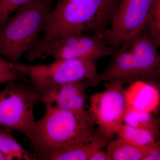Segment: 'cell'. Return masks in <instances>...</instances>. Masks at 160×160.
I'll use <instances>...</instances> for the list:
<instances>
[{"mask_svg": "<svg viewBox=\"0 0 160 160\" xmlns=\"http://www.w3.org/2000/svg\"><path fill=\"white\" fill-rule=\"evenodd\" d=\"M127 109L151 112L160 105L158 86L143 81H137L126 89Z\"/></svg>", "mask_w": 160, "mask_h": 160, "instance_id": "cell-12", "label": "cell"}, {"mask_svg": "<svg viewBox=\"0 0 160 160\" xmlns=\"http://www.w3.org/2000/svg\"><path fill=\"white\" fill-rule=\"evenodd\" d=\"M27 138L36 160L86 141L94 131L91 117L46 106Z\"/></svg>", "mask_w": 160, "mask_h": 160, "instance_id": "cell-2", "label": "cell"}, {"mask_svg": "<svg viewBox=\"0 0 160 160\" xmlns=\"http://www.w3.org/2000/svg\"><path fill=\"white\" fill-rule=\"evenodd\" d=\"M58 1H66V2H73V1H79V0H58Z\"/></svg>", "mask_w": 160, "mask_h": 160, "instance_id": "cell-24", "label": "cell"}, {"mask_svg": "<svg viewBox=\"0 0 160 160\" xmlns=\"http://www.w3.org/2000/svg\"><path fill=\"white\" fill-rule=\"evenodd\" d=\"M0 152L8 160H35L32 153L26 150L14 138L13 131L0 126Z\"/></svg>", "mask_w": 160, "mask_h": 160, "instance_id": "cell-15", "label": "cell"}, {"mask_svg": "<svg viewBox=\"0 0 160 160\" xmlns=\"http://www.w3.org/2000/svg\"><path fill=\"white\" fill-rule=\"evenodd\" d=\"M12 81L29 83L26 75L15 69L13 62L5 59L0 54V85Z\"/></svg>", "mask_w": 160, "mask_h": 160, "instance_id": "cell-18", "label": "cell"}, {"mask_svg": "<svg viewBox=\"0 0 160 160\" xmlns=\"http://www.w3.org/2000/svg\"><path fill=\"white\" fill-rule=\"evenodd\" d=\"M123 122L132 127L150 132L159 137L160 121L154 118L151 112L127 109Z\"/></svg>", "mask_w": 160, "mask_h": 160, "instance_id": "cell-16", "label": "cell"}, {"mask_svg": "<svg viewBox=\"0 0 160 160\" xmlns=\"http://www.w3.org/2000/svg\"><path fill=\"white\" fill-rule=\"evenodd\" d=\"M153 145L146 147H138L119 138L109 142L106 146V151L112 160H142Z\"/></svg>", "mask_w": 160, "mask_h": 160, "instance_id": "cell-14", "label": "cell"}, {"mask_svg": "<svg viewBox=\"0 0 160 160\" xmlns=\"http://www.w3.org/2000/svg\"><path fill=\"white\" fill-rule=\"evenodd\" d=\"M101 36L99 32L92 35L83 32L63 37L47 49L42 58L52 57L55 60L85 59L95 62L106 56H113L118 51Z\"/></svg>", "mask_w": 160, "mask_h": 160, "instance_id": "cell-8", "label": "cell"}, {"mask_svg": "<svg viewBox=\"0 0 160 160\" xmlns=\"http://www.w3.org/2000/svg\"><path fill=\"white\" fill-rule=\"evenodd\" d=\"M53 0H31L0 27V54L13 63L34 46L52 11Z\"/></svg>", "mask_w": 160, "mask_h": 160, "instance_id": "cell-3", "label": "cell"}, {"mask_svg": "<svg viewBox=\"0 0 160 160\" xmlns=\"http://www.w3.org/2000/svg\"><path fill=\"white\" fill-rule=\"evenodd\" d=\"M86 80L64 84L50 92L40 102L62 110L90 116L85 109Z\"/></svg>", "mask_w": 160, "mask_h": 160, "instance_id": "cell-11", "label": "cell"}, {"mask_svg": "<svg viewBox=\"0 0 160 160\" xmlns=\"http://www.w3.org/2000/svg\"><path fill=\"white\" fill-rule=\"evenodd\" d=\"M89 160H112L109 153L107 151H103L99 149L91 155Z\"/></svg>", "mask_w": 160, "mask_h": 160, "instance_id": "cell-22", "label": "cell"}, {"mask_svg": "<svg viewBox=\"0 0 160 160\" xmlns=\"http://www.w3.org/2000/svg\"><path fill=\"white\" fill-rule=\"evenodd\" d=\"M146 27L152 35L160 43V0H152Z\"/></svg>", "mask_w": 160, "mask_h": 160, "instance_id": "cell-19", "label": "cell"}, {"mask_svg": "<svg viewBox=\"0 0 160 160\" xmlns=\"http://www.w3.org/2000/svg\"><path fill=\"white\" fill-rule=\"evenodd\" d=\"M160 43L146 27L123 43L134 58L142 81L158 86L160 80Z\"/></svg>", "mask_w": 160, "mask_h": 160, "instance_id": "cell-9", "label": "cell"}, {"mask_svg": "<svg viewBox=\"0 0 160 160\" xmlns=\"http://www.w3.org/2000/svg\"><path fill=\"white\" fill-rule=\"evenodd\" d=\"M106 89L90 97L89 114L104 134L113 137L124 123L127 109L126 89L114 82H106Z\"/></svg>", "mask_w": 160, "mask_h": 160, "instance_id": "cell-6", "label": "cell"}, {"mask_svg": "<svg viewBox=\"0 0 160 160\" xmlns=\"http://www.w3.org/2000/svg\"><path fill=\"white\" fill-rule=\"evenodd\" d=\"M31 0H0V27L4 24L12 12Z\"/></svg>", "mask_w": 160, "mask_h": 160, "instance_id": "cell-20", "label": "cell"}, {"mask_svg": "<svg viewBox=\"0 0 160 160\" xmlns=\"http://www.w3.org/2000/svg\"><path fill=\"white\" fill-rule=\"evenodd\" d=\"M0 91V126L28 138L35 122L34 108L38 97L29 83L12 81Z\"/></svg>", "mask_w": 160, "mask_h": 160, "instance_id": "cell-5", "label": "cell"}, {"mask_svg": "<svg viewBox=\"0 0 160 160\" xmlns=\"http://www.w3.org/2000/svg\"><path fill=\"white\" fill-rule=\"evenodd\" d=\"M112 57L113 59L105 71L86 80L87 87H95L104 82H114L124 86L141 81L134 58L129 49L120 46Z\"/></svg>", "mask_w": 160, "mask_h": 160, "instance_id": "cell-10", "label": "cell"}, {"mask_svg": "<svg viewBox=\"0 0 160 160\" xmlns=\"http://www.w3.org/2000/svg\"><path fill=\"white\" fill-rule=\"evenodd\" d=\"M112 138L104 134L98 128L82 142L49 154L42 160H89L92 153L106 147Z\"/></svg>", "mask_w": 160, "mask_h": 160, "instance_id": "cell-13", "label": "cell"}, {"mask_svg": "<svg viewBox=\"0 0 160 160\" xmlns=\"http://www.w3.org/2000/svg\"><path fill=\"white\" fill-rule=\"evenodd\" d=\"M0 160H9L8 158L5 156L2 153L0 152Z\"/></svg>", "mask_w": 160, "mask_h": 160, "instance_id": "cell-23", "label": "cell"}, {"mask_svg": "<svg viewBox=\"0 0 160 160\" xmlns=\"http://www.w3.org/2000/svg\"><path fill=\"white\" fill-rule=\"evenodd\" d=\"M160 142L157 140L152 145L142 160H160Z\"/></svg>", "mask_w": 160, "mask_h": 160, "instance_id": "cell-21", "label": "cell"}, {"mask_svg": "<svg viewBox=\"0 0 160 160\" xmlns=\"http://www.w3.org/2000/svg\"><path fill=\"white\" fill-rule=\"evenodd\" d=\"M152 0H120L109 29L99 32L109 45L119 49L124 42L142 30Z\"/></svg>", "mask_w": 160, "mask_h": 160, "instance_id": "cell-7", "label": "cell"}, {"mask_svg": "<svg viewBox=\"0 0 160 160\" xmlns=\"http://www.w3.org/2000/svg\"><path fill=\"white\" fill-rule=\"evenodd\" d=\"M120 0H58L34 46L26 53L29 62L42 58L47 49L63 37L88 30L101 32L110 25Z\"/></svg>", "mask_w": 160, "mask_h": 160, "instance_id": "cell-1", "label": "cell"}, {"mask_svg": "<svg viewBox=\"0 0 160 160\" xmlns=\"http://www.w3.org/2000/svg\"><path fill=\"white\" fill-rule=\"evenodd\" d=\"M14 63L15 69L26 75L39 102L59 86L79 80L89 79L98 73L95 62L85 59L55 60L47 65Z\"/></svg>", "mask_w": 160, "mask_h": 160, "instance_id": "cell-4", "label": "cell"}, {"mask_svg": "<svg viewBox=\"0 0 160 160\" xmlns=\"http://www.w3.org/2000/svg\"><path fill=\"white\" fill-rule=\"evenodd\" d=\"M116 134L127 143L140 147L151 146L158 138L150 132L132 127L124 123L120 126Z\"/></svg>", "mask_w": 160, "mask_h": 160, "instance_id": "cell-17", "label": "cell"}]
</instances>
